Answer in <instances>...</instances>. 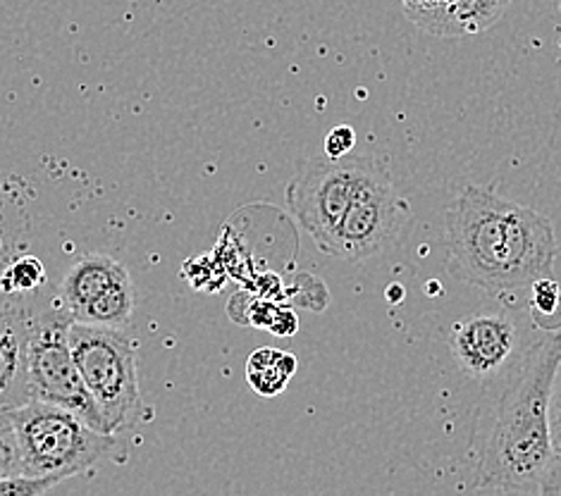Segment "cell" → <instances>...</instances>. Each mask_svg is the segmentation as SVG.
I'll return each instance as SVG.
<instances>
[{
  "mask_svg": "<svg viewBox=\"0 0 561 496\" xmlns=\"http://www.w3.org/2000/svg\"><path fill=\"white\" fill-rule=\"evenodd\" d=\"M538 492L540 496H561V453H557L552 465L547 468Z\"/></svg>",
  "mask_w": 561,
  "mask_h": 496,
  "instance_id": "obj_21",
  "label": "cell"
},
{
  "mask_svg": "<svg viewBox=\"0 0 561 496\" xmlns=\"http://www.w3.org/2000/svg\"><path fill=\"white\" fill-rule=\"evenodd\" d=\"M18 475H24L18 437L15 430H12V425H5L0 427V480Z\"/></svg>",
  "mask_w": 561,
  "mask_h": 496,
  "instance_id": "obj_18",
  "label": "cell"
},
{
  "mask_svg": "<svg viewBox=\"0 0 561 496\" xmlns=\"http://www.w3.org/2000/svg\"><path fill=\"white\" fill-rule=\"evenodd\" d=\"M125 275L129 273L123 263L101 256V253H91V256L75 261L68 275H65L60 287V301L75 318L84 305H89L99 293L113 287Z\"/></svg>",
  "mask_w": 561,
  "mask_h": 496,
  "instance_id": "obj_10",
  "label": "cell"
},
{
  "mask_svg": "<svg viewBox=\"0 0 561 496\" xmlns=\"http://www.w3.org/2000/svg\"><path fill=\"white\" fill-rule=\"evenodd\" d=\"M34 311L10 303L0 308V408L18 411L32 401L30 337Z\"/></svg>",
  "mask_w": 561,
  "mask_h": 496,
  "instance_id": "obj_9",
  "label": "cell"
},
{
  "mask_svg": "<svg viewBox=\"0 0 561 496\" xmlns=\"http://www.w3.org/2000/svg\"><path fill=\"white\" fill-rule=\"evenodd\" d=\"M402 297H404V291H402V289H387V299L399 301Z\"/></svg>",
  "mask_w": 561,
  "mask_h": 496,
  "instance_id": "obj_22",
  "label": "cell"
},
{
  "mask_svg": "<svg viewBox=\"0 0 561 496\" xmlns=\"http://www.w3.org/2000/svg\"><path fill=\"white\" fill-rule=\"evenodd\" d=\"M382 168H387V160L373 153H350L340 160L316 155L287 186L289 212L320 251L328 253L360 189Z\"/></svg>",
  "mask_w": 561,
  "mask_h": 496,
  "instance_id": "obj_5",
  "label": "cell"
},
{
  "mask_svg": "<svg viewBox=\"0 0 561 496\" xmlns=\"http://www.w3.org/2000/svg\"><path fill=\"white\" fill-rule=\"evenodd\" d=\"M407 210V200L399 198L392 186L390 168H382L360 189L354 206L344 216L328 256L352 263L376 256L394 239Z\"/></svg>",
  "mask_w": 561,
  "mask_h": 496,
  "instance_id": "obj_7",
  "label": "cell"
},
{
  "mask_svg": "<svg viewBox=\"0 0 561 496\" xmlns=\"http://www.w3.org/2000/svg\"><path fill=\"white\" fill-rule=\"evenodd\" d=\"M10 423L26 477L68 480L111 459L119 449L115 435L93 430L79 415L42 401L10 411Z\"/></svg>",
  "mask_w": 561,
  "mask_h": 496,
  "instance_id": "obj_4",
  "label": "cell"
},
{
  "mask_svg": "<svg viewBox=\"0 0 561 496\" xmlns=\"http://www.w3.org/2000/svg\"><path fill=\"white\" fill-rule=\"evenodd\" d=\"M70 344L108 435L149 423L151 408L141 396L135 342L123 330L72 323Z\"/></svg>",
  "mask_w": 561,
  "mask_h": 496,
  "instance_id": "obj_3",
  "label": "cell"
},
{
  "mask_svg": "<svg viewBox=\"0 0 561 496\" xmlns=\"http://www.w3.org/2000/svg\"><path fill=\"white\" fill-rule=\"evenodd\" d=\"M75 318L65 305L34 313L30 337V389L32 401H42L79 415L93 430L108 435L101 413L75 364L70 330ZM117 437V435H115Z\"/></svg>",
  "mask_w": 561,
  "mask_h": 496,
  "instance_id": "obj_6",
  "label": "cell"
},
{
  "mask_svg": "<svg viewBox=\"0 0 561 496\" xmlns=\"http://www.w3.org/2000/svg\"><path fill=\"white\" fill-rule=\"evenodd\" d=\"M60 477H3L0 480V496H44L56 485H60Z\"/></svg>",
  "mask_w": 561,
  "mask_h": 496,
  "instance_id": "obj_16",
  "label": "cell"
},
{
  "mask_svg": "<svg viewBox=\"0 0 561 496\" xmlns=\"http://www.w3.org/2000/svg\"><path fill=\"white\" fill-rule=\"evenodd\" d=\"M447 244L451 273L497 299L550 277L559 249L545 216L473 184L447 208Z\"/></svg>",
  "mask_w": 561,
  "mask_h": 496,
  "instance_id": "obj_1",
  "label": "cell"
},
{
  "mask_svg": "<svg viewBox=\"0 0 561 496\" xmlns=\"http://www.w3.org/2000/svg\"><path fill=\"white\" fill-rule=\"evenodd\" d=\"M46 285V267L34 256H22L0 275V289L5 293H30Z\"/></svg>",
  "mask_w": 561,
  "mask_h": 496,
  "instance_id": "obj_14",
  "label": "cell"
},
{
  "mask_svg": "<svg viewBox=\"0 0 561 496\" xmlns=\"http://www.w3.org/2000/svg\"><path fill=\"white\" fill-rule=\"evenodd\" d=\"M449 3H454V0H443V10H445ZM439 20H443V15H439ZM437 30H439V26H437Z\"/></svg>",
  "mask_w": 561,
  "mask_h": 496,
  "instance_id": "obj_24",
  "label": "cell"
},
{
  "mask_svg": "<svg viewBox=\"0 0 561 496\" xmlns=\"http://www.w3.org/2000/svg\"><path fill=\"white\" fill-rule=\"evenodd\" d=\"M289 299L301 305L309 308V311H325L330 303V293L328 287L313 275H297V285H291L289 289Z\"/></svg>",
  "mask_w": 561,
  "mask_h": 496,
  "instance_id": "obj_15",
  "label": "cell"
},
{
  "mask_svg": "<svg viewBox=\"0 0 561 496\" xmlns=\"http://www.w3.org/2000/svg\"><path fill=\"white\" fill-rule=\"evenodd\" d=\"M559 364L561 332L547 334L518 358L478 455V487L506 492L540 487L557 455L550 430V394Z\"/></svg>",
  "mask_w": 561,
  "mask_h": 496,
  "instance_id": "obj_2",
  "label": "cell"
},
{
  "mask_svg": "<svg viewBox=\"0 0 561 496\" xmlns=\"http://www.w3.org/2000/svg\"><path fill=\"white\" fill-rule=\"evenodd\" d=\"M297 372V358L279 348H259L247 360V382L263 399L283 394Z\"/></svg>",
  "mask_w": 561,
  "mask_h": 496,
  "instance_id": "obj_12",
  "label": "cell"
},
{
  "mask_svg": "<svg viewBox=\"0 0 561 496\" xmlns=\"http://www.w3.org/2000/svg\"><path fill=\"white\" fill-rule=\"evenodd\" d=\"M407 18L419 26V30L437 36L439 15H443V0H402Z\"/></svg>",
  "mask_w": 561,
  "mask_h": 496,
  "instance_id": "obj_17",
  "label": "cell"
},
{
  "mask_svg": "<svg viewBox=\"0 0 561 496\" xmlns=\"http://www.w3.org/2000/svg\"><path fill=\"white\" fill-rule=\"evenodd\" d=\"M5 425H12V423H10V413L0 408V427H5Z\"/></svg>",
  "mask_w": 561,
  "mask_h": 496,
  "instance_id": "obj_23",
  "label": "cell"
},
{
  "mask_svg": "<svg viewBox=\"0 0 561 496\" xmlns=\"http://www.w3.org/2000/svg\"><path fill=\"white\" fill-rule=\"evenodd\" d=\"M528 315L547 334L561 332V285L542 277L528 289Z\"/></svg>",
  "mask_w": 561,
  "mask_h": 496,
  "instance_id": "obj_13",
  "label": "cell"
},
{
  "mask_svg": "<svg viewBox=\"0 0 561 496\" xmlns=\"http://www.w3.org/2000/svg\"><path fill=\"white\" fill-rule=\"evenodd\" d=\"M135 305H137L135 285H131V277L125 275L123 279H117L113 287L99 293V297L89 305H84L82 311L75 315V323L123 330L129 325Z\"/></svg>",
  "mask_w": 561,
  "mask_h": 496,
  "instance_id": "obj_11",
  "label": "cell"
},
{
  "mask_svg": "<svg viewBox=\"0 0 561 496\" xmlns=\"http://www.w3.org/2000/svg\"><path fill=\"white\" fill-rule=\"evenodd\" d=\"M516 330L506 315L485 313L459 320L451 330V354L459 368L476 380H490L510 364Z\"/></svg>",
  "mask_w": 561,
  "mask_h": 496,
  "instance_id": "obj_8",
  "label": "cell"
},
{
  "mask_svg": "<svg viewBox=\"0 0 561 496\" xmlns=\"http://www.w3.org/2000/svg\"><path fill=\"white\" fill-rule=\"evenodd\" d=\"M550 430H552L554 451L561 453V364L554 372L552 394H550Z\"/></svg>",
  "mask_w": 561,
  "mask_h": 496,
  "instance_id": "obj_20",
  "label": "cell"
},
{
  "mask_svg": "<svg viewBox=\"0 0 561 496\" xmlns=\"http://www.w3.org/2000/svg\"><path fill=\"white\" fill-rule=\"evenodd\" d=\"M354 146H356V131L350 125H340L328 131L325 155L332 160H340L344 155L354 153Z\"/></svg>",
  "mask_w": 561,
  "mask_h": 496,
  "instance_id": "obj_19",
  "label": "cell"
}]
</instances>
